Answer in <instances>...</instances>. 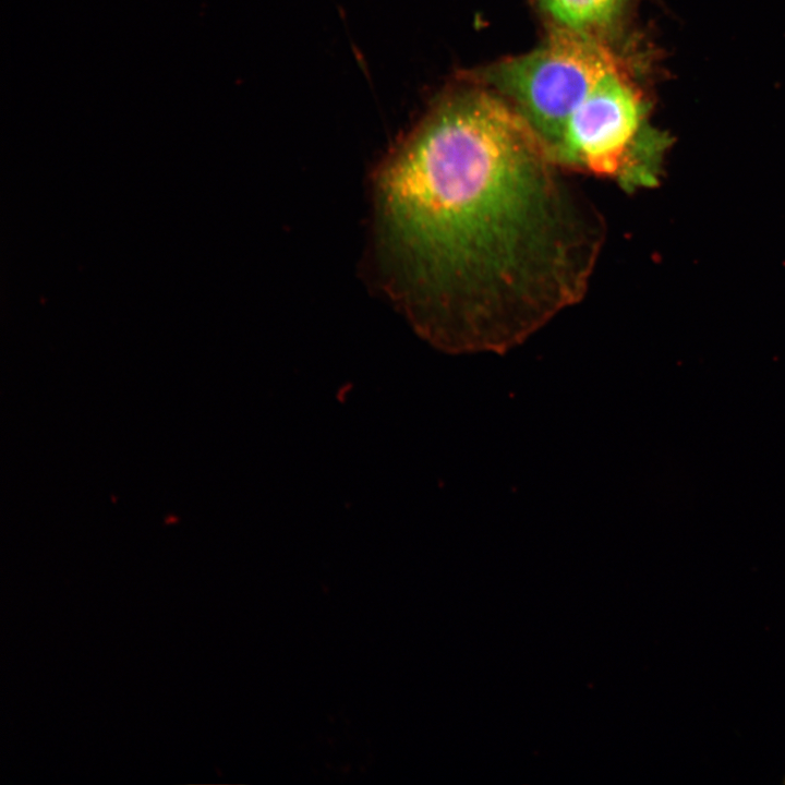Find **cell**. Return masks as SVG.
I'll use <instances>...</instances> for the list:
<instances>
[{
    "instance_id": "cell-1",
    "label": "cell",
    "mask_w": 785,
    "mask_h": 785,
    "mask_svg": "<svg viewBox=\"0 0 785 785\" xmlns=\"http://www.w3.org/2000/svg\"><path fill=\"white\" fill-rule=\"evenodd\" d=\"M518 111L482 86L440 96L374 173V258L415 329L504 352L584 297L604 218Z\"/></svg>"
},
{
    "instance_id": "cell-2",
    "label": "cell",
    "mask_w": 785,
    "mask_h": 785,
    "mask_svg": "<svg viewBox=\"0 0 785 785\" xmlns=\"http://www.w3.org/2000/svg\"><path fill=\"white\" fill-rule=\"evenodd\" d=\"M669 145L650 124L648 104L620 62L572 112L548 155L565 171L606 178L633 193L660 183Z\"/></svg>"
},
{
    "instance_id": "cell-3",
    "label": "cell",
    "mask_w": 785,
    "mask_h": 785,
    "mask_svg": "<svg viewBox=\"0 0 785 785\" xmlns=\"http://www.w3.org/2000/svg\"><path fill=\"white\" fill-rule=\"evenodd\" d=\"M620 62L600 36L555 26L540 47L488 65L473 81L507 100L550 154L572 112Z\"/></svg>"
},
{
    "instance_id": "cell-4",
    "label": "cell",
    "mask_w": 785,
    "mask_h": 785,
    "mask_svg": "<svg viewBox=\"0 0 785 785\" xmlns=\"http://www.w3.org/2000/svg\"><path fill=\"white\" fill-rule=\"evenodd\" d=\"M555 26L600 36L623 13L628 0H539Z\"/></svg>"
}]
</instances>
